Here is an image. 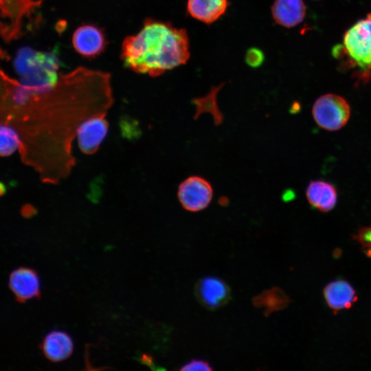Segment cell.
<instances>
[{
    "label": "cell",
    "instance_id": "6da1fadb",
    "mask_svg": "<svg viewBox=\"0 0 371 371\" xmlns=\"http://www.w3.org/2000/svg\"><path fill=\"white\" fill-rule=\"evenodd\" d=\"M190 57L186 30L153 19H146L140 31L124 39L120 54L124 67L151 77L186 64Z\"/></svg>",
    "mask_w": 371,
    "mask_h": 371
},
{
    "label": "cell",
    "instance_id": "7a4b0ae2",
    "mask_svg": "<svg viewBox=\"0 0 371 371\" xmlns=\"http://www.w3.org/2000/svg\"><path fill=\"white\" fill-rule=\"evenodd\" d=\"M13 63L14 71L19 76L13 98L19 104L25 103L32 96L49 93L59 81L60 62L56 52L23 47L16 53Z\"/></svg>",
    "mask_w": 371,
    "mask_h": 371
},
{
    "label": "cell",
    "instance_id": "3957f363",
    "mask_svg": "<svg viewBox=\"0 0 371 371\" xmlns=\"http://www.w3.org/2000/svg\"><path fill=\"white\" fill-rule=\"evenodd\" d=\"M332 54L344 69L352 71L359 82L371 79V13L344 33L342 43L333 48Z\"/></svg>",
    "mask_w": 371,
    "mask_h": 371
},
{
    "label": "cell",
    "instance_id": "277c9868",
    "mask_svg": "<svg viewBox=\"0 0 371 371\" xmlns=\"http://www.w3.org/2000/svg\"><path fill=\"white\" fill-rule=\"evenodd\" d=\"M312 114L319 126L328 131H337L347 123L350 109L344 98L328 93L316 100L313 106Z\"/></svg>",
    "mask_w": 371,
    "mask_h": 371
},
{
    "label": "cell",
    "instance_id": "5b68a950",
    "mask_svg": "<svg viewBox=\"0 0 371 371\" xmlns=\"http://www.w3.org/2000/svg\"><path fill=\"white\" fill-rule=\"evenodd\" d=\"M178 199L187 211L195 212L204 210L210 203L213 189L210 183L199 176H190L178 188Z\"/></svg>",
    "mask_w": 371,
    "mask_h": 371
},
{
    "label": "cell",
    "instance_id": "8992f818",
    "mask_svg": "<svg viewBox=\"0 0 371 371\" xmlns=\"http://www.w3.org/2000/svg\"><path fill=\"white\" fill-rule=\"evenodd\" d=\"M195 295L201 305L214 310L228 303L231 298V290L223 280L207 276L196 282Z\"/></svg>",
    "mask_w": 371,
    "mask_h": 371
},
{
    "label": "cell",
    "instance_id": "52a82bcc",
    "mask_svg": "<svg viewBox=\"0 0 371 371\" xmlns=\"http://www.w3.org/2000/svg\"><path fill=\"white\" fill-rule=\"evenodd\" d=\"M72 45L82 56L91 58L104 52L107 41L104 32L99 27L93 24H85L74 31Z\"/></svg>",
    "mask_w": 371,
    "mask_h": 371
},
{
    "label": "cell",
    "instance_id": "ba28073f",
    "mask_svg": "<svg viewBox=\"0 0 371 371\" xmlns=\"http://www.w3.org/2000/svg\"><path fill=\"white\" fill-rule=\"evenodd\" d=\"M108 129V122L102 115H95L82 122L76 130L80 150L89 155L95 153L106 138Z\"/></svg>",
    "mask_w": 371,
    "mask_h": 371
},
{
    "label": "cell",
    "instance_id": "9c48e42d",
    "mask_svg": "<svg viewBox=\"0 0 371 371\" xmlns=\"http://www.w3.org/2000/svg\"><path fill=\"white\" fill-rule=\"evenodd\" d=\"M9 286L20 302L39 297L41 295L38 276L34 270L30 268L21 267L14 270L10 276Z\"/></svg>",
    "mask_w": 371,
    "mask_h": 371
},
{
    "label": "cell",
    "instance_id": "30bf717a",
    "mask_svg": "<svg viewBox=\"0 0 371 371\" xmlns=\"http://www.w3.org/2000/svg\"><path fill=\"white\" fill-rule=\"evenodd\" d=\"M306 10L303 0H274L271 8L274 21L286 28L295 27L302 23Z\"/></svg>",
    "mask_w": 371,
    "mask_h": 371
},
{
    "label": "cell",
    "instance_id": "8fae6325",
    "mask_svg": "<svg viewBox=\"0 0 371 371\" xmlns=\"http://www.w3.org/2000/svg\"><path fill=\"white\" fill-rule=\"evenodd\" d=\"M74 348L71 337L65 331L54 330L46 335L41 344V349L51 361L59 362L69 358Z\"/></svg>",
    "mask_w": 371,
    "mask_h": 371
},
{
    "label": "cell",
    "instance_id": "7c38bea8",
    "mask_svg": "<svg viewBox=\"0 0 371 371\" xmlns=\"http://www.w3.org/2000/svg\"><path fill=\"white\" fill-rule=\"evenodd\" d=\"M228 0H187V12L205 24L216 21L226 12Z\"/></svg>",
    "mask_w": 371,
    "mask_h": 371
},
{
    "label": "cell",
    "instance_id": "4fadbf2b",
    "mask_svg": "<svg viewBox=\"0 0 371 371\" xmlns=\"http://www.w3.org/2000/svg\"><path fill=\"white\" fill-rule=\"evenodd\" d=\"M306 196L313 207L324 212L331 210L337 199L335 187L322 180L312 181L307 186Z\"/></svg>",
    "mask_w": 371,
    "mask_h": 371
},
{
    "label": "cell",
    "instance_id": "5bb4252c",
    "mask_svg": "<svg viewBox=\"0 0 371 371\" xmlns=\"http://www.w3.org/2000/svg\"><path fill=\"white\" fill-rule=\"evenodd\" d=\"M324 295L328 306L334 311L349 308L357 299L354 289L342 280L328 284L324 290Z\"/></svg>",
    "mask_w": 371,
    "mask_h": 371
},
{
    "label": "cell",
    "instance_id": "9a60e30c",
    "mask_svg": "<svg viewBox=\"0 0 371 371\" xmlns=\"http://www.w3.org/2000/svg\"><path fill=\"white\" fill-rule=\"evenodd\" d=\"M290 301L289 297L282 289L274 286L254 296L252 304L256 308H260L267 317L273 312L285 308Z\"/></svg>",
    "mask_w": 371,
    "mask_h": 371
},
{
    "label": "cell",
    "instance_id": "2e32d148",
    "mask_svg": "<svg viewBox=\"0 0 371 371\" xmlns=\"http://www.w3.org/2000/svg\"><path fill=\"white\" fill-rule=\"evenodd\" d=\"M21 140L12 128L0 125V156H8L17 150Z\"/></svg>",
    "mask_w": 371,
    "mask_h": 371
},
{
    "label": "cell",
    "instance_id": "e0dca14e",
    "mask_svg": "<svg viewBox=\"0 0 371 371\" xmlns=\"http://www.w3.org/2000/svg\"><path fill=\"white\" fill-rule=\"evenodd\" d=\"M265 60V55L262 50L257 47L249 48L245 54V63L253 68L260 67Z\"/></svg>",
    "mask_w": 371,
    "mask_h": 371
},
{
    "label": "cell",
    "instance_id": "ac0fdd59",
    "mask_svg": "<svg viewBox=\"0 0 371 371\" xmlns=\"http://www.w3.org/2000/svg\"><path fill=\"white\" fill-rule=\"evenodd\" d=\"M366 255L371 256V227L361 229L356 236Z\"/></svg>",
    "mask_w": 371,
    "mask_h": 371
},
{
    "label": "cell",
    "instance_id": "d6986e66",
    "mask_svg": "<svg viewBox=\"0 0 371 371\" xmlns=\"http://www.w3.org/2000/svg\"><path fill=\"white\" fill-rule=\"evenodd\" d=\"M212 370V367L207 361L198 359L189 361L180 368L182 371H210Z\"/></svg>",
    "mask_w": 371,
    "mask_h": 371
}]
</instances>
